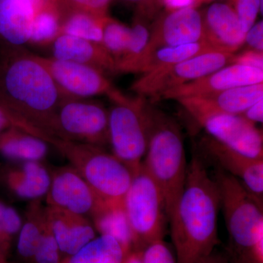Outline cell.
I'll return each instance as SVG.
<instances>
[{
  "instance_id": "6da1fadb",
  "label": "cell",
  "mask_w": 263,
  "mask_h": 263,
  "mask_svg": "<svg viewBox=\"0 0 263 263\" xmlns=\"http://www.w3.org/2000/svg\"><path fill=\"white\" fill-rule=\"evenodd\" d=\"M219 189L201 157L187 164L182 192L169 217L177 263H195L214 252L219 243Z\"/></svg>"
},
{
  "instance_id": "7a4b0ae2",
  "label": "cell",
  "mask_w": 263,
  "mask_h": 263,
  "mask_svg": "<svg viewBox=\"0 0 263 263\" xmlns=\"http://www.w3.org/2000/svg\"><path fill=\"white\" fill-rule=\"evenodd\" d=\"M0 57V101L50 136L65 95L48 70L24 47L5 45Z\"/></svg>"
},
{
  "instance_id": "3957f363",
  "label": "cell",
  "mask_w": 263,
  "mask_h": 263,
  "mask_svg": "<svg viewBox=\"0 0 263 263\" xmlns=\"http://www.w3.org/2000/svg\"><path fill=\"white\" fill-rule=\"evenodd\" d=\"M148 146L142 164L163 194L169 219L186 179L187 163L181 129L163 111L148 105Z\"/></svg>"
},
{
  "instance_id": "277c9868",
  "label": "cell",
  "mask_w": 263,
  "mask_h": 263,
  "mask_svg": "<svg viewBox=\"0 0 263 263\" xmlns=\"http://www.w3.org/2000/svg\"><path fill=\"white\" fill-rule=\"evenodd\" d=\"M50 146L68 161L95 193L109 206H123L137 171L102 147L51 137Z\"/></svg>"
},
{
  "instance_id": "5b68a950",
  "label": "cell",
  "mask_w": 263,
  "mask_h": 263,
  "mask_svg": "<svg viewBox=\"0 0 263 263\" xmlns=\"http://www.w3.org/2000/svg\"><path fill=\"white\" fill-rule=\"evenodd\" d=\"M214 180L229 233L230 257L234 263H256L253 251L263 236V205L236 178L219 167Z\"/></svg>"
},
{
  "instance_id": "8992f818",
  "label": "cell",
  "mask_w": 263,
  "mask_h": 263,
  "mask_svg": "<svg viewBox=\"0 0 263 263\" xmlns=\"http://www.w3.org/2000/svg\"><path fill=\"white\" fill-rule=\"evenodd\" d=\"M109 145L119 160L137 171L148 146L147 99L137 95L127 96L117 89L109 97Z\"/></svg>"
},
{
  "instance_id": "52a82bcc",
  "label": "cell",
  "mask_w": 263,
  "mask_h": 263,
  "mask_svg": "<svg viewBox=\"0 0 263 263\" xmlns=\"http://www.w3.org/2000/svg\"><path fill=\"white\" fill-rule=\"evenodd\" d=\"M123 207L133 251L142 252L151 243L163 240L167 218L163 194L143 164L124 197Z\"/></svg>"
},
{
  "instance_id": "ba28073f",
  "label": "cell",
  "mask_w": 263,
  "mask_h": 263,
  "mask_svg": "<svg viewBox=\"0 0 263 263\" xmlns=\"http://www.w3.org/2000/svg\"><path fill=\"white\" fill-rule=\"evenodd\" d=\"M51 133L60 139L104 148L109 145L108 109L91 98L65 96L55 112Z\"/></svg>"
},
{
  "instance_id": "9c48e42d",
  "label": "cell",
  "mask_w": 263,
  "mask_h": 263,
  "mask_svg": "<svg viewBox=\"0 0 263 263\" xmlns=\"http://www.w3.org/2000/svg\"><path fill=\"white\" fill-rule=\"evenodd\" d=\"M234 53L212 51L184 61L161 67L142 74L131 85L137 95L149 98L153 103L160 100L165 91L187 84L212 73L233 61Z\"/></svg>"
},
{
  "instance_id": "30bf717a",
  "label": "cell",
  "mask_w": 263,
  "mask_h": 263,
  "mask_svg": "<svg viewBox=\"0 0 263 263\" xmlns=\"http://www.w3.org/2000/svg\"><path fill=\"white\" fill-rule=\"evenodd\" d=\"M47 206L63 209L92 221L109 205L70 164L51 171L46 197Z\"/></svg>"
},
{
  "instance_id": "8fae6325",
  "label": "cell",
  "mask_w": 263,
  "mask_h": 263,
  "mask_svg": "<svg viewBox=\"0 0 263 263\" xmlns=\"http://www.w3.org/2000/svg\"><path fill=\"white\" fill-rule=\"evenodd\" d=\"M33 56L48 70L65 96L92 98L105 95L108 98L118 89L108 76L94 67L52 57L34 53Z\"/></svg>"
},
{
  "instance_id": "7c38bea8",
  "label": "cell",
  "mask_w": 263,
  "mask_h": 263,
  "mask_svg": "<svg viewBox=\"0 0 263 263\" xmlns=\"http://www.w3.org/2000/svg\"><path fill=\"white\" fill-rule=\"evenodd\" d=\"M195 121L223 146L251 158L263 159L262 131L241 115L212 114Z\"/></svg>"
},
{
  "instance_id": "4fadbf2b",
  "label": "cell",
  "mask_w": 263,
  "mask_h": 263,
  "mask_svg": "<svg viewBox=\"0 0 263 263\" xmlns=\"http://www.w3.org/2000/svg\"><path fill=\"white\" fill-rule=\"evenodd\" d=\"M203 41L202 13L197 8L165 10L152 24L149 42L142 57L157 48Z\"/></svg>"
},
{
  "instance_id": "5bb4252c",
  "label": "cell",
  "mask_w": 263,
  "mask_h": 263,
  "mask_svg": "<svg viewBox=\"0 0 263 263\" xmlns=\"http://www.w3.org/2000/svg\"><path fill=\"white\" fill-rule=\"evenodd\" d=\"M261 83H263L262 69L230 64L204 77L165 91L160 100L206 96L233 88Z\"/></svg>"
},
{
  "instance_id": "9a60e30c",
  "label": "cell",
  "mask_w": 263,
  "mask_h": 263,
  "mask_svg": "<svg viewBox=\"0 0 263 263\" xmlns=\"http://www.w3.org/2000/svg\"><path fill=\"white\" fill-rule=\"evenodd\" d=\"M200 147L207 158L236 178L249 193L262 204L263 201V159H254L223 146L209 136L202 138Z\"/></svg>"
},
{
  "instance_id": "2e32d148",
  "label": "cell",
  "mask_w": 263,
  "mask_h": 263,
  "mask_svg": "<svg viewBox=\"0 0 263 263\" xmlns=\"http://www.w3.org/2000/svg\"><path fill=\"white\" fill-rule=\"evenodd\" d=\"M263 98V83L233 88L206 96L178 99L195 120L212 114H240Z\"/></svg>"
},
{
  "instance_id": "e0dca14e",
  "label": "cell",
  "mask_w": 263,
  "mask_h": 263,
  "mask_svg": "<svg viewBox=\"0 0 263 263\" xmlns=\"http://www.w3.org/2000/svg\"><path fill=\"white\" fill-rule=\"evenodd\" d=\"M202 13L204 41L213 49L235 54L245 45V32L231 5L214 3Z\"/></svg>"
},
{
  "instance_id": "ac0fdd59",
  "label": "cell",
  "mask_w": 263,
  "mask_h": 263,
  "mask_svg": "<svg viewBox=\"0 0 263 263\" xmlns=\"http://www.w3.org/2000/svg\"><path fill=\"white\" fill-rule=\"evenodd\" d=\"M0 181L18 200H41L51 183V171L42 162H22L5 166L0 171Z\"/></svg>"
},
{
  "instance_id": "d6986e66",
  "label": "cell",
  "mask_w": 263,
  "mask_h": 263,
  "mask_svg": "<svg viewBox=\"0 0 263 263\" xmlns=\"http://www.w3.org/2000/svg\"><path fill=\"white\" fill-rule=\"evenodd\" d=\"M46 209L52 232L64 257L73 255L96 238L94 224L88 218L47 205Z\"/></svg>"
},
{
  "instance_id": "ffe728a7",
  "label": "cell",
  "mask_w": 263,
  "mask_h": 263,
  "mask_svg": "<svg viewBox=\"0 0 263 263\" xmlns=\"http://www.w3.org/2000/svg\"><path fill=\"white\" fill-rule=\"evenodd\" d=\"M51 46L53 58L90 66L106 76L116 75V62L100 43L60 34Z\"/></svg>"
},
{
  "instance_id": "44dd1931",
  "label": "cell",
  "mask_w": 263,
  "mask_h": 263,
  "mask_svg": "<svg viewBox=\"0 0 263 263\" xmlns=\"http://www.w3.org/2000/svg\"><path fill=\"white\" fill-rule=\"evenodd\" d=\"M45 0H0V40L12 47L29 43L36 10Z\"/></svg>"
},
{
  "instance_id": "7402d4cb",
  "label": "cell",
  "mask_w": 263,
  "mask_h": 263,
  "mask_svg": "<svg viewBox=\"0 0 263 263\" xmlns=\"http://www.w3.org/2000/svg\"><path fill=\"white\" fill-rule=\"evenodd\" d=\"M49 146L42 138L19 128L0 134V156L13 162H42Z\"/></svg>"
},
{
  "instance_id": "603a6c76",
  "label": "cell",
  "mask_w": 263,
  "mask_h": 263,
  "mask_svg": "<svg viewBox=\"0 0 263 263\" xmlns=\"http://www.w3.org/2000/svg\"><path fill=\"white\" fill-rule=\"evenodd\" d=\"M47 223L46 205L41 200L31 201L17 237L16 251L18 258L24 263H30L42 239Z\"/></svg>"
},
{
  "instance_id": "cb8c5ba5",
  "label": "cell",
  "mask_w": 263,
  "mask_h": 263,
  "mask_svg": "<svg viewBox=\"0 0 263 263\" xmlns=\"http://www.w3.org/2000/svg\"><path fill=\"white\" fill-rule=\"evenodd\" d=\"M212 51L215 50L205 41L181 46L157 48L143 55L133 67L130 73H147Z\"/></svg>"
},
{
  "instance_id": "d4e9b609",
  "label": "cell",
  "mask_w": 263,
  "mask_h": 263,
  "mask_svg": "<svg viewBox=\"0 0 263 263\" xmlns=\"http://www.w3.org/2000/svg\"><path fill=\"white\" fill-rule=\"evenodd\" d=\"M128 254L114 237L100 235L66 258L67 263H124Z\"/></svg>"
},
{
  "instance_id": "484cf974",
  "label": "cell",
  "mask_w": 263,
  "mask_h": 263,
  "mask_svg": "<svg viewBox=\"0 0 263 263\" xmlns=\"http://www.w3.org/2000/svg\"><path fill=\"white\" fill-rule=\"evenodd\" d=\"M62 13L57 0H45L34 15L29 44L51 45L60 34Z\"/></svg>"
},
{
  "instance_id": "4316f807",
  "label": "cell",
  "mask_w": 263,
  "mask_h": 263,
  "mask_svg": "<svg viewBox=\"0 0 263 263\" xmlns=\"http://www.w3.org/2000/svg\"><path fill=\"white\" fill-rule=\"evenodd\" d=\"M152 17L136 10L130 27L131 34L125 53L116 64V75L130 73L132 69L146 51L151 34Z\"/></svg>"
},
{
  "instance_id": "83f0119b",
  "label": "cell",
  "mask_w": 263,
  "mask_h": 263,
  "mask_svg": "<svg viewBox=\"0 0 263 263\" xmlns=\"http://www.w3.org/2000/svg\"><path fill=\"white\" fill-rule=\"evenodd\" d=\"M95 230L100 235L114 237L127 254L133 251L130 230L124 207H107L93 219Z\"/></svg>"
},
{
  "instance_id": "f1b7e54d",
  "label": "cell",
  "mask_w": 263,
  "mask_h": 263,
  "mask_svg": "<svg viewBox=\"0 0 263 263\" xmlns=\"http://www.w3.org/2000/svg\"><path fill=\"white\" fill-rule=\"evenodd\" d=\"M105 18H98L83 12H67L62 15L60 34H69L101 44Z\"/></svg>"
},
{
  "instance_id": "f546056e",
  "label": "cell",
  "mask_w": 263,
  "mask_h": 263,
  "mask_svg": "<svg viewBox=\"0 0 263 263\" xmlns=\"http://www.w3.org/2000/svg\"><path fill=\"white\" fill-rule=\"evenodd\" d=\"M130 34V27L122 22L109 15L104 19L101 44L116 64L125 53Z\"/></svg>"
},
{
  "instance_id": "4dcf8cb0",
  "label": "cell",
  "mask_w": 263,
  "mask_h": 263,
  "mask_svg": "<svg viewBox=\"0 0 263 263\" xmlns=\"http://www.w3.org/2000/svg\"><path fill=\"white\" fill-rule=\"evenodd\" d=\"M22 222V217L14 208L0 200V253L8 258Z\"/></svg>"
},
{
  "instance_id": "1f68e13d",
  "label": "cell",
  "mask_w": 263,
  "mask_h": 263,
  "mask_svg": "<svg viewBox=\"0 0 263 263\" xmlns=\"http://www.w3.org/2000/svg\"><path fill=\"white\" fill-rule=\"evenodd\" d=\"M10 128H19L23 129L34 136L42 138L47 143L51 137L46 132L40 129L32 123L29 122L27 119L15 113L3 102L0 101V134Z\"/></svg>"
},
{
  "instance_id": "d6a6232c",
  "label": "cell",
  "mask_w": 263,
  "mask_h": 263,
  "mask_svg": "<svg viewBox=\"0 0 263 263\" xmlns=\"http://www.w3.org/2000/svg\"><path fill=\"white\" fill-rule=\"evenodd\" d=\"M65 258L59 248L47 217L42 239L30 263H61Z\"/></svg>"
},
{
  "instance_id": "836d02e7",
  "label": "cell",
  "mask_w": 263,
  "mask_h": 263,
  "mask_svg": "<svg viewBox=\"0 0 263 263\" xmlns=\"http://www.w3.org/2000/svg\"><path fill=\"white\" fill-rule=\"evenodd\" d=\"M112 0H57L62 15L67 12L79 11L105 18Z\"/></svg>"
},
{
  "instance_id": "e575fe53",
  "label": "cell",
  "mask_w": 263,
  "mask_h": 263,
  "mask_svg": "<svg viewBox=\"0 0 263 263\" xmlns=\"http://www.w3.org/2000/svg\"><path fill=\"white\" fill-rule=\"evenodd\" d=\"M239 19L243 32L249 30L255 23L257 15L262 14V0H230Z\"/></svg>"
},
{
  "instance_id": "d590c367",
  "label": "cell",
  "mask_w": 263,
  "mask_h": 263,
  "mask_svg": "<svg viewBox=\"0 0 263 263\" xmlns=\"http://www.w3.org/2000/svg\"><path fill=\"white\" fill-rule=\"evenodd\" d=\"M141 253L143 263H177L172 251L163 240L147 246Z\"/></svg>"
},
{
  "instance_id": "8d00e7d4",
  "label": "cell",
  "mask_w": 263,
  "mask_h": 263,
  "mask_svg": "<svg viewBox=\"0 0 263 263\" xmlns=\"http://www.w3.org/2000/svg\"><path fill=\"white\" fill-rule=\"evenodd\" d=\"M245 44L248 49L263 52V22L259 21L246 32Z\"/></svg>"
},
{
  "instance_id": "74e56055",
  "label": "cell",
  "mask_w": 263,
  "mask_h": 263,
  "mask_svg": "<svg viewBox=\"0 0 263 263\" xmlns=\"http://www.w3.org/2000/svg\"><path fill=\"white\" fill-rule=\"evenodd\" d=\"M231 64L249 66L263 70V52L247 49L239 54H234Z\"/></svg>"
},
{
  "instance_id": "f35d334b",
  "label": "cell",
  "mask_w": 263,
  "mask_h": 263,
  "mask_svg": "<svg viewBox=\"0 0 263 263\" xmlns=\"http://www.w3.org/2000/svg\"><path fill=\"white\" fill-rule=\"evenodd\" d=\"M249 122L255 124L263 122V98L249 107L243 114H240Z\"/></svg>"
},
{
  "instance_id": "ab89813d",
  "label": "cell",
  "mask_w": 263,
  "mask_h": 263,
  "mask_svg": "<svg viewBox=\"0 0 263 263\" xmlns=\"http://www.w3.org/2000/svg\"><path fill=\"white\" fill-rule=\"evenodd\" d=\"M159 4L165 7L166 10L179 9V8L195 7L202 3L201 0H158Z\"/></svg>"
},
{
  "instance_id": "60d3db41",
  "label": "cell",
  "mask_w": 263,
  "mask_h": 263,
  "mask_svg": "<svg viewBox=\"0 0 263 263\" xmlns=\"http://www.w3.org/2000/svg\"><path fill=\"white\" fill-rule=\"evenodd\" d=\"M122 1L136 5V10L146 12L152 15H155L157 7L160 5L158 0H122Z\"/></svg>"
},
{
  "instance_id": "b9f144b4",
  "label": "cell",
  "mask_w": 263,
  "mask_h": 263,
  "mask_svg": "<svg viewBox=\"0 0 263 263\" xmlns=\"http://www.w3.org/2000/svg\"><path fill=\"white\" fill-rule=\"evenodd\" d=\"M230 262H231V259L228 258L226 255L214 253L213 252L209 255L199 259L195 263H230Z\"/></svg>"
},
{
  "instance_id": "7bdbcfd3",
  "label": "cell",
  "mask_w": 263,
  "mask_h": 263,
  "mask_svg": "<svg viewBox=\"0 0 263 263\" xmlns=\"http://www.w3.org/2000/svg\"><path fill=\"white\" fill-rule=\"evenodd\" d=\"M124 263H143L141 252L132 251L126 257Z\"/></svg>"
},
{
  "instance_id": "ee69618b",
  "label": "cell",
  "mask_w": 263,
  "mask_h": 263,
  "mask_svg": "<svg viewBox=\"0 0 263 263\" xmlns=\"http://www.w3.org/2000/svg\"><path fill=\"white\" fill-rule=\"evenodd\" d=\"M0 263H12L10 262L8 257H5L3 254L0 253Z\"/></svg>"
},
{
  "instance_id": "f6af8a7d",
  "label": "cell",
  "mask_w": 263,
  "mask_h": 263,
  "mask_svg": "<svg viewBox=\"0 0 263 263\" xmlns=\"http://www.w3.org/2000/svg\"><path fill=\"white\" fill-rule=\"evenodd\" d=\"M61 263H67V258H65L63 259V261Z\"/></svg>"
},
{
  "instance_id": "bcb514c9",
  "label": "cell",
  "mask_w": 263,
  "mask_h": 263,
  "mask_svg": "<svg viewBox=\"0 0 263 263\" xmlns=\"http://www.w3.org/2000/svg\"><path fill=\"white\" fill-rule=\"evenodd\" d=\"M202 3H203V2H209V1H212V0H201Z\"/></svg>"
}]
</instances>
